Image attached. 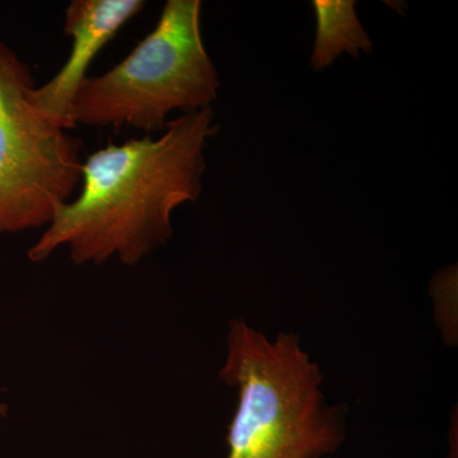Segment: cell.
<instances>
[{"instance_id": "6", "label": "cell", "mask_w": 458, "mask_h": 458, "mask_svg": "<svg viewBox=\"0 0 458 458\" xmlns=\"http://www.w3.org/2000/svg\"><path fill=\"white\" fill-rule=\"evenodd\" d=\"M318 20L315 49L311 64L324 69L333 64L342 54L360 56L369 53L373 44L363 29L357 13L355 2L351 0H315L312 3Z\"/></svg>"}, {"instance_id": "2", "label": "cell", "mask_w": 458, "mask_h": 458, "mask_svg": "<svg viewBox=\"0 0 458 458\" xmlns=\"http://www.w3.org/2000/svg\"><path fill=\"white\" fill-rule=\"evenodd\" d=\"M219 376L240 396L227 458H321L342 445L343 412L327 405L318 366L294 334L269 340L233 319Z\"/></svg>"}, {"instance_id": "1", "label": "cell", "mask_w": 458, "mask_h": 458, "mask_svg": "<svg viewBox=\"0 0 458 458\" xmlns=\"http://www.w3.org/2000/svg\"><path fill=\"white\" fill-rule=\"evenodd\" d=\"M164 131L157 140L146 135L87 157L80 192L30 247V261H47L64 246L80 267L114 258L135 267L165 246L174 210L200 197L205 146L218 126L207 107L170 120Z\"/></svg>"}, {"instance_id": "5", "label": "cell", "mask_w": 458, "mask_h": 458, "mask_svg": "<svg viewBox=\"0 0 458 458\" xmlns=\"http://www.w3.org/2000/svg\"><path fill=\"white\" fill-rule=\"evenodd\" d=\"M144 0H73L65 9L64 33L71 53L53 78L31 90L36 107L60 128L69 131V108L87 80L93 60L129 21L143 11Z\"/></svg>"}, {"instance_id": "3", "label": "cell", "mask_w": 458, "mask_h": 458, "mask_svg": "<svg viewBox=\"0 0 458 458\" xmlns=\"http://www.w3.org/2000/svg\"><path fill=\"white\" fill-rule=\"evenodd\" d=\"M200 0H168L158 23L125 59L87 77L69 108L72 129L165 131L174 110L210 107L218 98L216 66L201 35Z\"/></svg>"}, {"instance_id": "4", "label": "cell", "mask_w": 458, "mask_h": 458, "mask_svg": "<svg viewBox=\"0 0 458 458\" xmlns=\"http://www.w3.org/2000/svg\"><path fill=\"white\" fill-rule=\"evenodd\" d=\"M31 66L0 41V238L45 227L82 181L83 140L31 98Z\"/></svg>"}, {"instance_id": "7", "label": "cell", "mask_w": 458, "mask_h": 458, "mask_svg": "<svg viewBox=\"0 0 458 458\" xmlns=\"http://www.w3.org/2000/svg\"><path fill=\"white\" fill-rule=\"evenodd\" d=\"M4 414H5V406L0 405V415H4Z\"/></svg>"}]
</instances>
